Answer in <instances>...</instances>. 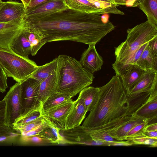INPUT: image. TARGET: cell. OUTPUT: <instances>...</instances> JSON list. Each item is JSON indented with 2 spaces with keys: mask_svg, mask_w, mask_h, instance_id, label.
I'll return each instance as SVG.
<instances>
[{
  "mask_svg": "<svg viewBox=\"0 0 157 157\" xmlns=\"http://www.w3.org/2000/svg\"><path fill=\"white\" fill-rule=\"evenodd\" d=\"M18 130L12 127L3 124L0 125V142L13 141L21 136Z\"/></svg>",
  "mask_w": 157,
  "mask_h": 157,
  "instance_id": "obj_30",
  "label": "cell"
},
{
  "mask_svg": "<svg viewBox=\"0 0 157 157\" xmlns=\"http://www.w3.org/2000/svg\"><path fill=\"white\" fill-rule=\"evenodd\" d=\"M57 58V92L66 94L71 98L92 83L94 74L84 68L79 61L64 55Z\"/></svg>",
  "mask_w": 157,
  "mask_h": 157,
  "instance_id": "obj_3",
  "label": "cell"
},
{
  "mask_svg": "<svg viewBox=\"0 0 157 157\" xmlns=\"http://www.w3.org/2000/svg\"><path fill=\"white\" fill-rule=\"evenodd\" d=\"M67 116L65 124V130L80 125L85 119L87 110L82 100L78 97Z\"/></svg>",
  "mask_w": 157,
  "mask_h": 157,
  "instance_id": "obj_15",
  "label": "cell"
},
{
  "mask_svg": "<svg viewBox=\"0 0 157 157\" xmlns=\"http://www.w3.org/2000/svg\"><path fill=\"white\" fill-rule=\"evenodd\" d=\"M71 98L66 94L57 92L55 93L49 97L42 104L41 107V114L51 109L70 101Z\"/></svg>",
  "mask_w": 157,
  "mask_h": 157,
  "instance_id": "obj_26",
  "label": "cell"
},
{
  "mask_svg": "<svg viewBox=\"0 0 157 157\" xmlns=\"http://www.w3.org/2000/svg\"><path fill=\"white\" fill-rule=\"evenodd\" d=\"M79 62L84 68L92 74L100 70L103 63V58L94 45H89L82 53Z\"/></svg>",
  "mask_w": 157,
  "mask_h": 157,
  "instance_id": "obj_13",
  "label": "cell"
},
{
  "mask_svg": "<svg viewBox=\"0 0 157 157\" xmlns=\"http://www.w3.org/2000/svg\"><path fill=\"white\" fill-rule=\"evenodd\" d=\"M147 43L142 44L134 52L127 64L117 71L115 72V73L128 64H135L136 62L140 56L144 48L147 46Z\"/></svg>",
  "mask_w": 157,
  "mask_h": 157,
  "instance_id": "obj_36",
  "label": "cell"
},
{
  "mask_svg": "<svg viewBox=\"0 0 157 157\" xmlns=\"http://www.w3.org/2000/svg\"><path fill=\"white\" fill-rule=\"evenodd\" d=\"M57 73L56 70L49 76L40 83L38 98L42 105L49 97L57 92Z\"/></svg>",
  "mask_w": 157,
  "mask_h": 157,
  "instance_id": "obj_19",
  "label": "cell"
},
{
  "mask_svg": "<svg viewBox=\"0 0 157 157\" xmlns=\"http://www.w3.org/2000/svg\"><path fill=\"white\" fill-rule=\"evenodd\" d=\"M135 115L148 120L157 118V95L150 96L147 102L137 110Z\"/></svg>",
  "mask_w": 157,
  "mask_h": 157,
  "instance_id": "obj_24",
  "label": "cell"
},
{
  "mask_svg": "<svg viewBox=\"0 0 157 157\" xmlns=\"http://www.w3.org/2000/svg\"><path fill=\"white\" fill-rule=\"evenodd\" d=\"M147 120L134 115L127 122L108 134L116 140H125V136L130 130L138 124L144 122Z\"/></svg>",
  "mask_w": 157,
  "mask_h": 157,
  "instance_id": "obj_22",
  "label": "cell"
},
{
  "mask_svg": "<svg viewBox=\"0 0 157 157\" xmlns=\"http://www.w3.org/2000/svg\"><path fill=\"white\" fill-rule=\"evenodd\" d=\"M127 32L126 40L115 48L116 60L112 64L115 72L126 65L141 45L157 36V25L147 20L128 29Z\"/></svg>",
  "mask_w": 157,
  "mask_h": 157,
  "instance_id": "obj_4",
  "label": "cell"
},
{
  "mask_svg": "<svg viewBox=\"0 0 157 157\" xmlns=\"http://www.w3.org/2000/svg\"><path fill=\"white\" fill-rule=\"evenodd\" d=\"M145 71L142 77L132 89L128 96L150 91L157 87V71L152 70Z\"/></svg>",
  "mask_w": 157,
  "mask_h": 157,
  "instance_id": "obj_17",
  "label": "cell"
},
{
  "mask_svg": "<svg viewBox=\"0 0 157 157\" xmlns=\"http://www.w3.org/2000/svg\"><path fill=\"white\" fill-rule=\"evenodd\" d=\"M3 99L5 102V124L13 127L15 120L20 117L24 112L21 83L16 82L11 86Z\"/></svg>",
  "mask_w": 157,
  "mask_h": 157,
  "instance_id": "obj_6",
  "label": "cell"
},
{
  "mask_svg": "<svg viewBox=\"0 0 157 157\" xmlns=\"http://www.w3.org/2000/svg\"><path fill=\"white\" fill-rule=\"evenodd\" d=\"M23 28V24L0 22V48L10 49V46Z\"/></svg>",
  "mask_w": 157,
  "mask_h": 157,
  "instance_id": "obj_14",
  "label": "cell"
},
{
  "mask_svg": "<svg viewBox=\"0 0 157 157\" xmlns=\"http://www.w3.org/2000/svg\"><path fill=\"white\" fill-rule=\"evenodd\" d=\"M50 0H31L26 10L33 8Z\"/></svg>",
  "mask_w": 157,
  "mask_h": 157,
  "instance_id": "obj_44",
  "label": "cell"
},
{
  "mask_svg": "<svg viewBox=\"0 0 157 157\" xmlns=\"http://www.w3.org/2000/svg\"><path fill=\"white\" fill-rule=\"evenodd\" d=\"M57 66V59L56 58L49 63L39 66L30 77L37 80L40 83L56 70Z\"/></svg>",
  "mask_w": 157,
  "mask_h": 157,
  "instance_id": "obj_25",
  "label": "cell"
},
{
  "mask_svg": "<svg viewBox=\"0 0 157 157\" xmlns=\"http://www.w3.org/2000/svg\"><path fill=\"white\" fill-rule=\"evenodd\" d=\"M99 92V87L89 86L79 92L78 97L83 101L87 112L91 111L97 105Z\"/></svg>",
  "mask_w": 157,
  "mask_h": 157,
  "instance_id": "obj_21",
  "label": "cell"
},
{
  "mask_svg": "<svg viewBox=\"0 0 157 157\" xmlns=\"http://www.w3.org/2000/svg\"><path fill=\"white\" fill-rule=\"evenodd\" d=\"M25 11L22 3L12 0L2 2L0 7V22L22 24Z\"/></svg>",
  "mask_w": 157,
  "mask_h": 157,
  "instance_id": "obj_9",
  "label": "cell"
},
{
  "mask_svg": "<svg viewBox=\"0 0 157 157\" xmlns=\"http://www.w3.org/2000/svg\"><path fill=\"white\" fill-rule=\"evenodd\" d=\"M22 3L23 4L26 8H27L31 0H21Z\"/></svg>",
  "mask_w": 157,
  "mask_h": 157,
  "instance_id": "obj_48",
  "label": "cell"
},
{
  "mask_svg": "<svg viewBox=\"0 0 157 157\" xmlns=\"http://www.w3.org/2000/svg\"><path fill=\"white\" fill-rule=\"evenodd\" d=\"M144 70L157 71V58H154L149 50L148 43L136 64Z\"/></svg>",
  "mask_w": 157,
  "mask_h": 157,
  "instance_id": "obj_27",
  "label": "cell"
},
{
  "mask_svg": "<svg viewBox=\"0 0 157 157\" xmlns=\"http://www.w3.org/2000/svg\"><path fill=\"white\" fill-rule=\"evenodd\" d=\"M143 131H157V123L147 124L144 128Z\"/></svg>",
  "mask_w": 157,
  "mask_h": 157,
  "instance_id": "obj_46",
  "label": "cell"
},
{
  "mask_svg": "<svg viewBox=\"0 0 157 157\" xmlns=\"http://www.w3.org/2000/svg\"><path fill=\"white\" fill-rule=\"evenodd\" d=\"M150 95L149 91L127 96L128 115L134 116L137 110L147 102Z\"/></svg>",
  "mask_w": 157,
  "mask_h": 157,
  "instance_id": "obj_23",
  "label": "cell"
},
{
  "mask_svg": "<svg viewBox=\"0 0 157 157\" xmlns=\"http://www.w3.org/2000/svg\"><path fill=\"white\" fill-rule=\"evenodd\" d=\"M149 137L146 136L143 132L135 135L129 140L131 141L133 145H144V142Z\"/></svg>",
  "mask_w": 157,
  "mask_h": 157,
  "instance_id": "obj_39",
  "label": "cell"
},
{
  "mask_svg": "<svg viewBox=\"0 0 157 157\" xmlns=\"http://www.w3.org/2000/svg\"><path fill=\"white\" fill-rule=\"evenodd\" d=\"M145 71L136 64H129L116 73L120 78L127 96L142 78Z\"/></svg>",
  "mask_w": 157,
  "mask_h": 157,
  "instance_id": "obj_11",
  "label": "cell"
},
{
  "mask_svg": "<svg viewBox=\"0 0 157 157\" xmlns=\"http://www.w3.org/2000/svg\"><path fill=\"white\" fill-rule=\"evenodd\" d=\"M138 7L145 14L147 21L157 25V0H143Z\"/></svg>",
  "mask_w": 157,
  "mask_h": 157,
  "instance_id": "obj_28",
  "label": "cell"
},
{
  "mask_svg": "<svg viewBox=\"0 0 157 157\" xmlns=\"http://www.w3.org/2000/svg\"><path fill=\"white\" fill-rule=\"evenodd\" d=\"M42 116L43 127L38 135L47 143L62 144L63 140L60 133V129L47 117Z\"/></svg>",
  "mask_w": 157,
  "mask_h": 157,
  "instance_id": "obj_16",
  "label": "cell"
},
{
  "mask_svg": "<svg viewBox=\"0 0 157 157\" xmlns=\"http://www.w3.org/2000/svg\"><path fill=\"white\" fill-rule=\"evenodd\" d=\"M70 9L82 12L92 13L100 15L114 14L109 10L99 9L93 3L91 0H64Z\"/></svg>",
  "mask_w": 157,
  "mask_h": 157,
  "instance_id": "obj_18",
  "label": "cell"
},
{
  "mask_svg": "<svg viewBox=\"0 0 157 157\" xmlns=\"http://www.w3.org/2000/svg\"><path fill=\"white\" fill-rule=\"evenodd\" d=\"M149 122V120L147 119L144 122L136 126L128 133L125 137L124 140H129L135 135L143 132L144 127L148 124Z\"/></svg>",
  "mask_w": 157,
  "mask_h": 157,
  "instance_id": "obj_35",
  "label": "cell"
},
{
  "mask_svg": "<svg viewBox=\"0 0 157 157\" xmlns=\"http://www.w3.org/2000/svg\"><path fill=\"white\" fill-rule=\"evenodd\" d=\"M138 0V1L139 4V5H140L142 3L143 0Z\"/></svg>",
  "mask_w": 157,
  "mask_h": 157,
  "instance_id": "obj_50",
  "label": "cell"
},
{
  "mask_svg": "<svg viewBox=\"0 0 157 157\" xmlns=\"http://www.w3.org/2000/svg\"><path fill=\"white\" fill-rule=\"evenodd\" d=\"M5 102L3 99L0 101V125L5 124Z\"/></svg>",
  "mask_w": 157,
  "mask_h": 157,
  "instance_id": "obj_41",
  "label": "cell"
},
{
  "mask_svg": "<svg viewBox=\"0 0 157 157\" xmlns=\"http://www.w3.org/2000/svg\"><path fill=\"white\" fill-rule=\"evenodd\" d=\"M149 51L152 57L157 58V36L148 42Z\"/></svg>",
  "mask_w": 157,
  "mask_h": 157,
  "instance_id": "obj_38",
  "label": "cell"
},
{
  "mask_svg": "<svg viewBox=\"0 0 157 157\" xmlns=\"http://www.w3.org/2000/svg\"><path fill=\"white\" fill-rule=\"evenodd\" d=\"M144 145H149L152 147H157V138H148L144 142Z\"/></svg>",
  "mask_w": 157,
  "mask_h": 157,
  "instance_id": "obj_45",
  "label": "cell"
},
{
  "mask_svg": "<svg viewBox=\"0 0 157 157\" xmlns=\"http://www.w3.org/2000/svg\"><path fill=\"white\" fill-rule=\"evenodd\" d=\"M74 101L71 99L50 109L42 114V115L48 118L60 130H65L66 120L73 106Z\"/></svg>",
  "mask_w": 157,
  "mask_h": 157,
  "instance_id": "obj_12",
  "label": "cell"
},
{
  "mask_svg": "<svg viewBox=\"0 0 157 157\" xmlns=\"http://www.w3.org/2000/svg\"><path fill=\"white\" fill-rule=\"evenodd\" d=\"M2 2L1 0H0V7L2 3Z\"/></svg>",
  "mask_w": 157,
  "mask_h": 157,
  "instance_id": "obj_51",
  "label": "cell"
},
{
  "mask_svg": "<svg viewBox=\"0 0 157 157\" xmlns=\"http://www.w3.org/2000/svg\"><path fill=\"white\" fill-rule=\"evenodd\" d=\"M0 65L7 77L21 83L29 77L38 67L29 58L20 56L10 49L0 48Z\"/></svg>",
  "mask_w": 157,
  "mask_h": 157,
  "instance_id": "obj_5",
  "label": "cell"
},
{
  "mask_svg": "<svg viewBox=\"0 0 157 157\" xmlns=\"http://www.w3.org/2000/svg\"><path fill=\"white\" fill-rule=\"evenodd\" d=\"M99 0V1H105V2H109L112 3L113 4H114L116 5L115 4V3L114 1V0Z\"/></svg>",
  "mask_w": 157,
  "mask_h": 157,
  "instance_id": "obj_49",
  "label": "cell"
},
{
  "mask_svg": "<svg viewBox=\"0 0 157 157\" xmlns=\"http://www.w3.org/2000/svg\"><path fill=\"white\" fill-rule=\"evenodd\" d=\"M41 115V109L35 110L24 117L19 118L16 120L13 124V128H15L23 126L38 118Z\"/></svg>",
  "mask_w": 157,
  "mask_h": 157,
  "instance_id": "obj_31",
  "label": "cell"
},
{
  "mask_svg": "<svg viewBox=\"0 0 157 157\" xmlns=\"http://www.w3.org/2000/svg\"><path fill=\"white\" fill-rule=\"evenodd\" d=\"M40 85L39 81L30 77L21 83V99L24 112L20 118L41 109L42 105L38 98Z\"/></svg>",
  "mask_w": 157,
  "mask_h": 157,
  "instance_id": "obj_7",
  "label": "cell"
},
{
  "mask_svg": "<svg viewBox=\"0 0 157 157\" xmlns=\"http://www.w3.org/2000/svg\"><path fill=\"white\" fill-rule=\"evenodd\" d=\"M10 49L20 56L29 58L31 54L30 44L23 29L12 43Z\"/></svg>",
  "mask_w": 157,
  "mask_h": 157,
  "instance_id": "obj_20",
  "label": "cell"
},
{
  "mask_svg": "<svg viewBox=\"0 0 157 157\" xmlns=\"http://www.w3.org/2000/svg\"><path fill=\"white\" fill-rule=\"evenodd\" d=\"M43 123L36 128L33 129L31 131H29L25 133L24 135H21V136L25 137L30 136L34 135H38L40 132L42 130L43 127Z\"/></svg>",
  "mask_w": 157,
  "mask_h": 157,
  "instance_id": "obj_43",
  "label": "cell"
},
{
  "mask_svg": "<svg viewBox=\"0 0 157 157\" xmlns=\"http://www.w3.org/2000/svg\"><path fill=\"white\" fill-rule=\"evenodd\" d=\"M62 144H81L89 145L108 146V142L93 139L87 131L80 125L70 129L61 130Z\"/></svg>",
  "mask_w": 157,
  "mask_h": 157,
  "instance_id": "obj_8",
  "label": "cell"
},
{
  "mask_svg": "<svg viewBox=\"0 0 157 157\" xmlns=\"http://www.w3.org/2000/svg\"><path fill=\"white\" fill-rule=\"evenodd\" d=\"M23 28L39 34L47 43L69 40L94 45L115 26L100 14L68 8L37 20L24 18Z\"/></svg>",
  "mask_w": 157,
  "mask_h": 157,
  "instance_id": "obj_1",
  "label": "cell"
},
{
  "mask_svg": "<svg viewBox=\"0 0 157 157\" xmlns=\"http://www.w3.org/2000/svg\"><path fill=\"white\" fill-rule=\"evenodd\" d=\"M143 134L147 137L157 138V131H145Z\"/></svg>",
  "mask_w": 157,
  "mask_h": 157,
  "instance_id": "obj_47",
  "label": "cell"
},
{
  "mask_svg": "<svg viewBox=\"0 0 157 157\" xmlns=\"http://www.w3.org/2000/svg\"><path fill=\"white\" fill-rule=\"evenodd\" d=\"M7 77L0 65V92L4 93L8 87Z\"/></svg>",
  "mask_w": 157,
  "mask_h": 157,
  "instance_id": "obj_37",
  "label": "cell"
},
{
  "mask_svg": "<svg viewBox=\"0 0 157 157\" xmlns=\"http://www.w3.org/2000/svg\"><path fill=\"white\" fill-rule=\"evenodd\" d=\"M68 8L64 0H51L26 10L24 18L30 20L39 19Z\"/></svg>",
  "mask_w": 157,
  "mask_h": 157,
  "instance_id": "obj_10",
  "label": "cell"
},
{
  "mask_svg": "<svg viewBox=\"0 0 157 157\" xmlns=\"http://www.w3.org/2000/svg\"><path fill=\"white\" fill-rule=\"evenodd\" d=\"M43 123V116L42 115L38 118L14 129L19 131L21 133V135H23L27 132L36 128Z\"/></svg>",
  "mask_w": 157,
  "mask_h": 157,
  "instance_id": "obj_32",
  "label": "cell"
},
{
  "mask_svg": "<svg viewBox=\"0 0 157 157\" xmlns=\"http://www.w3.org/2000/svg\"><path fill=\"white\" fill-rule=\"evenodd\" d=\"M133 145L131 142L130 140H115L114 141L110 142L109 146H129Z\"/></svg>",
  "mask_w": 157,
  "mask_h": 157,
  "instance_id": "obj_42",
  "label": "cell"
},
{
  "mask_svg": "<svg viewBox=\"0 0 157 157\" xmlns=\"http://www.w3.org/2000/svg\"><path fill=\"white\" fill-rule=\"evenodd\" d=\"M20 137L21 142L24 144L39 145L47 143L38 135L28 137L21 136Z\"/></svg>",
  "mask_w": 157,
  "mask_h": 157,
  "instance_id": "obj_34",
  "label": "cell"
},
{
  "mask_svg": "<svg viewBox=\"0 0 157 157\" xmlns=\"http://www.w3.org/2000/svg\"><path fill=\"white\" fill-rule=\"evenodd\" d=\"M23 30L25 33L30 44L31 54L32 56L36 55L39 50L45 44L43 38L38 33L32 31L23 27Z\"/></svg>",
  "mask_w": 157,
  "mask_h": 157,
  "instance_id": "obj_29",
  "label": "cell"
},
{
  "mask_svg": "<svg viewBox=\"0 0 157 157\" xmlns=\"http://www.w3.org/2000/svg\"><path fill=\"white\" fill-rule=\"evenodd\" d=\"M92 139L95 140H100L105 142H110L115 141L108 133L105 132H96L86 130Z\"/></svg>",
  "mask_w": 157,
  "mask_h": 157,
  "instance_id": "obj_33",
  "label": "cell"
},
{
  "mask_svg": "<svg viewBox=\"0 0 157 157\" xmlns=\"http://www.w3.org/2000/svg\"><path fill=\"white\" fill-rule=\"evenodd\" d=\"M98 103L85 119L82 126L86 130L98 128L128 115L127 95L120 77L115 75L99 87Z\"/></svg>",
  "mask_w": 157,
  "mask_h": 157,
  "instance_id": "obj_2",
  "label": "cell"
},
{
  "mask_svg": "<svg viewBox=\"0 0 157 157\" xmlns=\"http://www.w3.org/2000/svg\"><path fill=\"white\" fill-rule=\"evenodd\" d=\"M115 4L118 5H124L127 7L138 6L139 4L137 0H114Z\"/></svg>",
  "mask_w": 157,
  "mask_h": 157,
  "instance_id": "obj_40",
  "label": "cell"
}]
</instances>
